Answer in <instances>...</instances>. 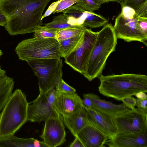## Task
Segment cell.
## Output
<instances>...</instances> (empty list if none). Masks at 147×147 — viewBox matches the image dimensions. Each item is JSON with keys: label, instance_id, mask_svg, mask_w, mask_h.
<instances>
[{"label": "cell", "instance_id": "cell-1", "mask_svg": "<svg viewBox=\"0 0 147 147\" xmlns=\"http://www.w3.org/2000/svg\"><path fill=\"white\" fill-rule=\"evenodd\" d=\"M51 0H0V11L7 20L5 29L11 36L34 32L43 24V13Z\"/></svg>", "mask_w": 147, "mask_h": 147}, {"label": "cell", "instance_id": "cell-2", "mask_svg": "<svg viewBox=\"0 0 147 147\" xmlns=\"http://www.w3.org/2000/svg\"><path fill=\"white\" fill-rule=\"evenodd\" d=\"M99 92L106 96L121 101L136 93L147 92V76L133 74L103 75L98 77Z\"/></svg>", "mask_w": 147, "mask_h": 147}, {"label": "cell", "instance_id": "cell-3", "mask_svg": "<svg viewBox=\"0 0 147 147\" xmlns=\"http://www.w3.org/2000/svg\"><path fill=\"white\" fill-rule=\"evenodd\" d=\"M117 38L113 26L107 23L97 32L86 72L83 75L90 81L102 74L109 55L115 51Z\"/></svg>", "mask_w": 147, "mask_h": 147}, {"label": "cell", "instance_id": "cell-4", "mask_svg": "<svg viewBox=\"0 0 147 147\" xmlns=\"http://www.w3.org/2000/svg\"><path fill=\"white\" fill-rule=\"evenodd\" d=\"M28 105L21 90L12 92L0 113V139L14 135L27 121Z\"/></svg>", "mask_w": 147, "mask_h": 147}, {"label": "cell", "instance_id": "cell-5", "mask_svg": "<svg viewBox=\"0 0 147 147\" xmlns=\"http://www.w3.org/2000/svg\"><path fill=\"white\" fill-rule=\"evenodd\" d=\"M15 51L19 60L27 61L37 59L61 57L59 41L55 38L24 40L18 45Z\"/></svg>", "mask_w": 147, "mask_h": 147}, {"label": "cell", "instance_id": "cell-6", "mask_svg": "<svg viewBox=\"0 0 147 147\" xmlns=\"http://www.w3.org/2000/svg\"><path fill=\"white\" fill-rule=\"evenodd\" d=\"M38 78L39 94L55 88L62 77V60L59 58L37 59L26 61Z\"/></svg>", "mask_w": 147, "mask_h": 147}, {"label": "cell", "instance_id": "cell-7", "mask_svg": "<svg viewBox=\"0 0 147 147\" xmlns=\"http://www.w3.org/2000/svg\"><path fill=\"white\" fill-rule=\"evenodd\" d=\"M97 32L86 28L82 41L78 48L65 58V62L83 75L94 44Z\"/></svg>", "mask_w": 147, "mask_h": 147}, {"label": "cell", "instance_id": "cell-8", "mask_svg": "<svg viewBox=\"0 0 147 147\" xmlns=\"http://www.w3.org/2000/svg\"><path fill=\"white\" fill-rule=\"evenodd\" d=\"M113 117L118 133L147 131V113L141 111L137 108L129 110Z\"/></svg>", "mask_w": 147, "mask_h": 147}, {"label": "cell", "instance_id": "cell-9", "mask_svg": "<svg viewBox=\"0 0 147 147\" xmlns=\"http://www.w3.org/2000/svg\"><path fill=\"white\" fill-rule=\"evenodd\" d=\"M138 16L129 19L120 13L116 18L113 28L117 38L129 42L137 41L147 46V34L141 29L138 22Z\"/></svg>", "mask_w": 147, "mask_h": 147}, {"label": "cell", "instance_id": "cell-10", "mask_svg": "<svg viewBox=\"0 0 147 147\" xmlns=\"http://www.w3.org/2000/svg\"><path fill=\"white\" fill-rule=\"evenodd\" d=\"M72 26H81L94 28L104 26L108 23L105 18L93 12L85 10L74 5L62 12Z\"/></svg>", "mask_w": 147, "mask_h": 147}, {"label": "cell", "instance_id": "cell-11", "mask_svg": "<svg viewBox=\"0 0 147 147\" xmlns=\"http://www.w3.org/2000/svg\"><path fill=\"white\" fill-rule=\"evenodd\" d=\"M51 118L62 119L60 114L48 102L44 94H39L37 98L29 103L27 121L40 123Z\"/></svg>", "mask_w": 147, "mask_h": 147}, {"label": "cell", "instance_id": "cell-12", "mask_svg": "<svg viewBox=\"0 0 147 147\" xmlns=\"http://www.w3.org/2000/svg\"><path fill=\"white\" fill-rule=\"evenodd\" d=\"M62 119L51 118L45 121L40 137L47 147L60 146L65 141L66 133Z\"/></svg>", "mask_w": 147, "mask_h": 147}, {"label": "cell", "instance_id": "cell-13", "mask_svg": "<svg viewBox=\"0 0 147 147\" xmlns=\"http://www.w3.org/2000/svg\"><path fill=\"white\" fill-rule=\"evenodd\" d=\"M83 107L82 99L76 92L63 93L57 91L55 108L63 117L69 115Z\"/></svg>", "mask_w": 147, "mask_h": 147}, {"label": "cell", "instance_id": "cell-14", "mask_svg": "<svg viewBox=\"0 0 147 147\" xmlns=\"http://www.w3.org/2000/svg\"><path fill=\"white\" fill-rule=\"evenodd\" d=\"M147 132L118 133L105 144L110 147H147Z\"/></svg>", "mask_w": 147, "mask_h": 147}, {"label": "cell", "instance_id": "cell-15", "mask_svg": "<svg viewBox=\"0 0 147 147\" xmlns=\"http://www.w3.org/2000/svg\"><path fill=\"white\" fill-rule=\"evenodd\" d=\"M84 147H102L111 138L93 124L89 123L76 134Z\"/></svg>", "mask_w": 147, "mask_h": 147}, {"label": "cell", "instance_id": "cell-16", "mask_svg": "<svg viewBox=\"0 0 147 147\" xmlns=\"http://www.w3.org/2000/svg\"><path fill=\"white\" fill-rule=\"evenodd\" d=\"M86 110L90 123L111 138L118 133L113 117L93 109Z\"/></svg>", "mask_w": 147, "mask_h": 147}, {"label": "cell", "instance_id": "cell-17", "mask_svg": "<svg viewBox=\"0 0 147 147\" xmlns=\"http://www.w3.org/2000/svg\"><path fill=\"white\" fill-rule=\"evenodd\" d=\"M92 102L91 108L107 114L113 117L130 109L123 103L116 105L101 99L97 95L93 93L85 94Z\"/></svg>", "mask_w": 147, "mask_h": 147}, {"label": "cell", "instance_id": "cell-18", "mask_svg": "<svg viewBox=\"0 0 147 147\" xmlns=\"http://www.w3.org/2000/svg\"><path fill=\"white\" fill-rule=\"evenodd\" d=\"M63 121L74 136L89 123L84 107L69 115L63 117Z\"/></svg>", "mask_w": 147, "mask_h": 147}, {"label": "cell", "instance_id": "cell-19", "mask_svg": "<svg viewBox=\"0 0 147 147\" xmlns=\"http://www.w3.org/2000/svg\"><path fill=\"white\" fill-rule=\"evenodd\" d=\"M84 32L59 41L61 57L65 58L78 48L82 41Z\"/></svg>", "mask_w": 147, "mask_h": 147}, {"label": "cell", "instance_id": "cell-20", "mask_svg": "<svg viewBox=\"0 0 147 147\" xmlns=\"http://www.w3.org/2000/svg\"><path fill=\"white\" fill-rule=\"evenodd\" d=\"M13 79L6 75L0 78V112L12 93Z\"/></svg>", "mask_w": 147, "mask_h": 147}, {"label": "cell", "instance_id": "cell-21", "mask_svg": "<svg viewBox=\"0 0 147 147\" xmlns=\"http://www.w3.org/2000/svg\"><path fill=\"white\" fill-rule=\"evenodd\" d=\"M36 139L22 138L13 135L0 139V147H35Z\"/></svg>", "mask_w": 147, "mask_h": 147}, {"label": "cell", "instance_id": "cell-22", "mask_svg": "<svg viewBox=\"0 0 147 147\" xmlns=\"http://www.w3.org/2000/svg\"><path fill=\"white\" fill-rule=\"evenodd\" d=\"M86 28L75 26L58 30L55 39L58 41L66 39L83 32Z\"/></svg>", "mask_w": 147, "mask_h": 147}, {"label": "cell", "instance_id": "cell-23", "mask_svg": "<svg viewBox=\"0 0 147 147\" xmlns=\"http://www.w3.org/2000/svg\"><path fill=\"white\" fill-rule=\"evenodd\" d=\"M43 25L48 27L58 30L73 26L68 23L67 20L63 14L53 16L52 21Z\"/></svg>", "mask_w": 147, "mask_h": 147}, {"label": "cell", "instance_id": "cell-24", "mask_svg": "<svg viewBox=\"0 0 147 147\" xmlns=\"http://www.w3.org/2000/svg\"><path fill=\"white\" fill-rule=\"evenodd\" d=\"M58 30L47 27L39 26L34 32V37L39 39L55 38Z\"/></svg>", "mask_w": 147, "mask_h": 147}, {"label": "cell", "instance_id": "cell-25", "mask_svg": "<svg viewBox=\"0 0 147 147\" xmlns=\"http://www.w3.org/2000/svg\"><path fill=\"white\" fill-rule=\"evenodd\" d=\"M74 5L90 12L98 10L101 7L100 5L96 3L93 0H78Z\"/></svg>", "mask_w": 147, "mask_h": 147}, {"label": "cell", "instance_id": "cell-26", "mask_svg": "<svg viewBox=\"0 0 147 147\" xmlns=\"http://www.w3.org/2000/svg\"><path fill=\"white\" fill-rule=\"evenodd\" d=\"M78 0H58L55 2V7L53 13H61L75 4Z\"/></svg>", "mask_w": 147, "mask_h": 147}, {"label": "cell", "instance_id": "cell-27", "mask_svg": "<svg viewBox=\"0 0 147 147\" xmlns=\"http://www.w3.org/2000/svg\"><path fill=\"white\" fill-rule=\"evenodd\" d=\"M56 90L63 93H72L76 92V89L65 82L61 78L59 80L55 86Z\"/></svg>", "mask_w": 147, "mask_h": 147}, {"label": "cell", "instance_id": "cell-28", "mask_svg": "<svg viewBox=\"0 0 147 147\" xmlns=\"http://www.w3.org/2000/svg\"><path fill=\"white\" fill-rule=\"evenodd\" d=\"M147 0H121L120 3L121 6H128L136 11Z\"/></svg>", "mask_w": 147, "mask_h": 147}, {"label": "cell", "instance_id": "cell-29", "mask_svg": "<svg viewBox=\"0 0 147 147\" xmlns=\"http://www.w3.org/2000/svg\"><path fill=\"white\" fill-rule=\"evenodd\" d=\"M57 92L55 88L51 90L46 93L44 94L45 95L49 103L55 109Z\"/></svg>", "mask_w": 147, "mask_h": 147}, {"label": "cell", "instance_id": "cell-30", "mask_svg": "<svg viewBox=\"0 0 147 147\" xmlns=\"http://www.w3.org/2000/svg\"><path fill=\"white\" fill-rule=\"evenodd\" d=\"M123 103L129 109H134L136 103V99L131 96H128L123 98L121 100Z\"/></svg>", "mask_w": 147, "mask_h": 147}, {"label": "cell", "instance_id": "cell-31", "mask_svg": "<svg viewBox=\"0 0 147 147\" xmlns=\"http://www.w3.org/2000/svg\"><path fill=\"white\" fill-rule=\"evenodd\" d=\"M121 13L125 17L129 19L133 18L136 15L135 10L132 8L128 6H121Z\"/></svg>", "mask_w": 147, "mask_h": 147}, {"label": "cell", "instance_id": "cell-32", "mask_svg": "<svg viewBox=\"0 0 147 147\" xmlns=\"http://www.w3.org/2000/svg\"><path fill=\"white\" fill-rule=\"evenodd\" d=\"M147 98L136 99V106L141 111L147 113Z\"/></svg>", "mask_w": 147, "mask_h": 147}, {"label": "cell", "instance_id": "cell-33", "mask_svg": "<svg viewBox=\"0 0 147 147\" xmlns=\"http://www.w3.org/2000/svg\"><path fill=\"white\" fill-rule=\"evenodd\" d=\"M147 1L140 7L135 11L136 13L138 16L147 18Z\"/></svg>", "mask_w": 147, "mask_h": 147}, {"label": "cell", "instance_id": "cell-34", "mask_svg": "<svg viewBox=\"0 0 147 147\" xmlns=\"http://www.w3.org/2000/svg\"><path fill=\"white\" fill-rule=\"evenodd\" d=\"M138 24L142 31L147 34V18H144L138 16Z\"/></svg>", "mask_w": 147, "mask_h": 147}, {"label": "cell", "instance_id": "cell-35", "mask_svg": "<svg viewBox=\"0 0 147 147\" xmlns=\"http://www.w3.org/2000/svg\"><path fill=\"white\" fill-rule=\"evenodd\" d=\"M84 98L82 99V102L84 107L85 109H90L92 107V102L90 99L85 94H83Z\"/></svg>", "mask_w": 147, "mask_h": 147}, {"label": "cell", "instance_id": "cell-36", "mask_svg": "<svg viewBox=\"0 0 147 147\" xmlns=\"http://www.w3.org/2000/svg\"><path fill=\"white\" fill-rule=\"evenodd\" d=\"M75 138L73 141L69 145L70 147H84L80 140L77 136H74Z\"/></svg>", "mask_w": 147, "mask_h": 147}, {"label": "cell", "instance_id": "cell-37", "mask_svg": "<svg viewBox=\"0 0 147 147\" xmlns=\"http://www.w3.org/2000/svg\"><path fill=\"white\" fill-rule=\"evenodd\" d=\"M96 3L101 5V4L107 2L111 1L116 2L120 3L121 0H93Z\"/></svg>", "mask_w": 147, "mask_h": 147}, {"label": "cell", "instance_id": "cell-38", "mask_svg": "<svg viewBox=\"0 0 147 147\" xmlns=\"http://www.w3.org/2000/svg\"><path fill=\"white\" fill-rule=\"evenodd\" d=\"M7 22L6 18L4 15L0 11V26H4Z\"/></svg>", "mask_w": 147, "mask_h": 147}, {"label": "cell", "instance_id": "cell-39", "mask_svg": "<svg viewBox=\"0 0 147 147\" xmlns=\"http://www.w3.org/2000/svg\"><path fill=\"white\" fill-rule=\"evenodd\" d=\"M134 95L139 99H144L147 98V95L145 92H140L136 93Z\"/></svg>", "mask_w": 147, "mask_h": 147}, {"label": "cell", "instance_id": "cell-40", "mask_svg": "<svg viewBox=\"0 0 147 147\" xmlns=\"http://www.w3.org/2000/svg\"><path fill=\"white\" fill-rule=\"evenodd\" d=\"M6 71L2 69L0 66V78L6 75Z\"/></svg>", "mask_w": 147, "mask_h": 147}, {"label": "cell", "instance_id": "cell-41", "mask_svg": "<svg viewBox=\"0 0 147 147\" xmlns=\"http://www.w3.org/2000/svg\"><path fill=\"white\" fill-rule=\"evenodd\" d=\"M3 53L2 51L0 49V58L1 56L3 55Z\"/></svg>", "mask_w": 147, "mask_h": 147}, {"label": "cell", "instance_id": "cell-42", "mask_svg": "<svg viewBox=\"0 0 147 147\" xmlns=\"http://www.w3.org/2000/svg\"></svg>", "mask_w": 147, "mask_h": 147}]
</instances>
